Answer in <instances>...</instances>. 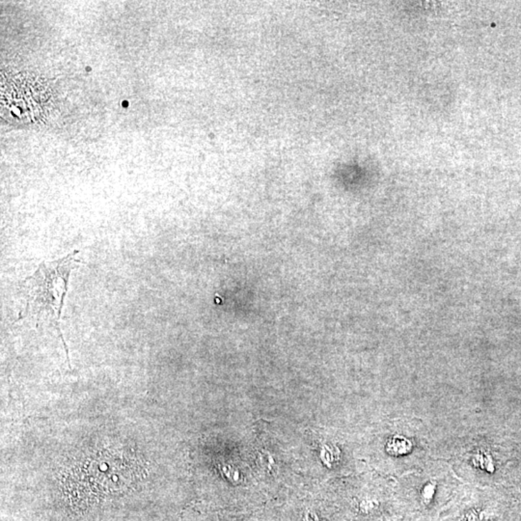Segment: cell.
<instances>
[{
    "mask_svg": "<svg viewBox=\"0 0 521 521\" xmlns=\"http://www.w3.org/2000/svg\"><path fill=\"white\" fill-rule=\"evenodd\" d=\"M87 463L78 481L74 482L76 486L74 490L83 502L121 493L133 481L130 472L135 470V466L131 468L121 456H100Z\"/></svg>",
    "mask_w": 521,
    "mask_h": 521,
    "instance_id": "cell-2",
    "label": "cell"
},
{
    "mask_svg": "<svg viewBox=\"0 0 521 521\" xmlns=\"http://www.w3.org/2000/svg\"><path fill=\"white\" fill-rule=\"evenodd\" d=\"M436 483L429 482L427 483L423 488L421 490V500L424 505H429L433 500L434 495H436Z\"/></svg>",
    "mask_w": 521,
    "mask_h": 521,
    "instance_id": "cell-6",
    "label": "cell"
},
{
    "mask_svg": "<svg viewBox=\"0 0 521 521\" xmlns=\"http://www.w3.org/2000/svg\"><path fill=\"white\" fill-rule=\"evenodd\" d=\"M471 463L476 468L486 471L488 473H493L495 471V461L490 453L480 451L477 452L471 458Z\"/></svg>",
    "mask_w": 521,
    "mask_h": 521,
    "instance_id": "cell-4",
    "label": "cell"
},
{
    "mask_svg": "<svg viewBox=\"0 0 521 521\" xmlns=\"http://www.w3.org/2000/svg\"><path fill=\"white\" fill-rule=\"evenodd\" d=\"M495 518V513L488 508H472L461 515L458 521H493Z\"/></svg>",
    "mask_w": 521,
    "mask_h": 521,
    "instance_id": "cell-5",
    "label": "cell"
},
{
    "mask_svg": "<svg viewBox=\"0 0 521 521\" xmlns=\"http://www.w3.org/2000/svg\"><path fill=\"white\" fill-rule=\"evenodd\" d=\"M78 250L62 259L42 263L31 276L22 283L24 308L19 319H34L37 324H48L60 332V317L67 292L69 275L78 265Z\"/></svg>",
    "mask_w": 521,
    "mask_h": 521,
    "instance_id": "cell-1",
    "label": "cell"
},
{
    "mask_svg": "<svg viewBox=\"0 0 521 521\" xmlns=\"http://www.w3.org/2000/svg\"><path fill=\"white\" fill-rule=\"evenodd\" d=\"M413 450V441L402 434H395L392 436L386 444V452L390 456H406Z\"/></svg>",
    "mask_w": 521,
    "mask_h": 521,
    "instance_id": "cell-3",
    "label": "cell"
}]
</instances>
